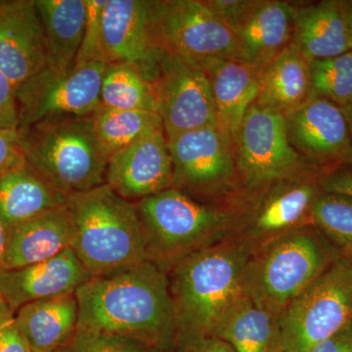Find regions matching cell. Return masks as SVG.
<instances>
[{"label":"cell","instance_id":"cell-1","mask_svg":"<svg viewBox=\"0 0 352 352\" xmlns=\"http://www.w3.org/2000/svg\"><path fill=\"white\" fill-rule=\"evenodd\" d=\"M75 295L78 327L131 338L152 349L175 347L168 272L153 261L92 277Z\"/></svg>","mask_w":352,"mask_h":352},{"label":"cell","instance_id":"cell-2","mask_svg":"<svg viewBox=\"0 0 352 352\" xmlns=\"http://www.w3.org/2000/svg\"><path fill=\"white\" fill-rule=\"evenodd\" d=\"M252 248L231 236L175 263L168 271L176 349L188 352L214 337L223 315L242 294V276Z\"/></svg>","mask_w":352,"mask_h":352},{"label":"cell","instance_id":"cell-3","mask_svg":"<svg viewBox=\"0 0 352 352\" xmlns=\"http://www.w3.org/2000/svg\"><path fill=\"white\" fill-rule=\"evenodd\" d=\"M73 226L71 249L92 277L110 274L149 261L135 203L107 184L69 196Z\"/></svg>","mask_w":352,"mask_h":352},{"label":"cell","instance_id":"cell-4","mask_svg":"<svg viewBox=\"0 0 352 352\" xmlns=\"http://www.w3.org/2000/svg\"><path fill=\"white\" fill-rule=\"evenodd\" d=\"M240 201L207 203L173 187L135 201L148 258L168 272L189 254L235 235Z\"/></svg>","mask_w":352,"mask_h":352},{"label":"cell","instance_id":"cell-5","mask_svg":"<svg viewBox=\"0 0 352 352\" xmlns=\"http://www.w3.org/2000/svg\"><path fill=\"white\" fill-rule=\"evenodd\" d=\"M18 132L25 163L60 193L78 195L106 184L110 155L92 115L50 118Z\"/></svg>","mask_w":352,"mask_h":352},{"label":"cell","instance_id":"cell-6","mask_svg":"<svg viewBox=\"0 0 352 352\" xmlns=\"http://www.w3.org/2000/svg\"><path fill=\"white\" fill-rule=\"evenodd\" d=\"M340 256L316 227H300L252 250L243 271V293L279 318L289 303Z\"/></svg>","mask_w":352,"mask_h":352},{"label":"cell","instance_id":"cell-7","mask_svg":"<svg viewBox=\"0 0 352 352\" xmlns=\"http://www.w3.org/2000/svg\"><path fill=\"white\" fill-rule=\"evenodd\" d=\"M352 321V259L340 256L278 318V347L308 352Z\"/></svg>","mask_w":352,"mask_h":352},{"label":"cell","instance_id":"cell-8","mask_svg":"<svg viewBox=\"0 0 352 352\" xmlns=\"http://www.w3.org/2000/svg\"><path fill=\"white\" fill-rule=\"evenodd\" d=\"M173 188L197 200L234 204L245 195L233 143L217 124L168 139Z\"/></svg>","mask_w":352,"mask_h":352},{"label":"cell","instance_id":"cell-9","mask_svg":"<svg viewBox=\"0 0 352 352\" xmlns=\"http://www.w3.org/2000/svg\"><path fill=\"white\" fill-rule=\"evenodd\" d=\"M149 31L155 47L170 54L242 61L237 39L206 0H149Z\"/></svg>","mask_w":352,"mask_h":352},{"label":"cell","instance_id":"cell-10","mask_svg":"<svg viewBox=\"0 0 352 352\" xmlns=\"http://www.w3.org/2000/svg\"><path fill=\"white\" fill-rule=\"evenodd\" d=\"M320 170L308 166L295 175L245 194L237 235L252 249L300 227L311 226V212L322 189Z\"/></svg>","mask_w":352,"mask_h":352},{"label":"cell","instance_id":"cell-11","mask_svg":"<svg viewBox=\"0 0 352 352\" xmlns=\"http://www.w3.org/2000/svg\"><path fill=\"white\" fill-rule=\"evenodd\" d=\"M233 148L245 194L258 191L309 166L289 143L285 116L256 104L245 113Z\"/></svg>","mask_w":352,"mask_h":352},{"label":"cell","instance_id":"cell-12","mask_svg":"<svg viewBox=\"0 0 352 352\" xmlns=\"http://www.w3.org/2000/svg\"><path fill=\"white\" fill-rule=\"evenodd\" d=\"M106 64H76L66 74L45 68L16 89L19 129L50 118L89 116L100 106Z\"/></svg>","mask_w":352,"mask_h":352},{"label":"cell","instance_id":"cell-13","mask_svg":"<svg viewBox=\"0 0 352 352\" xmlns=\"http://www.w3.org/2000/svg\"><path fill=\"white\" fill-rule=\"evenodd\" d=\"M153 83L166 138L217 124L210 83L195 62L160 50Z\"/></svg>","mask_w":352,"mask_h":352},{"label":"cell","instance_id":"cell-14","mask_svg":"<svg viewBox=\"0 0 352 352\" xmlns=\"http://www.w3.org/2000/svg\"><path fill=\"white\" fill-rule=\"evenodd\" d=\"M285 118L289 143L305 163L323 173L349 166L352 138L339 106L310 96Z\"/></svg>","mask_w":352,"mask_h":352},{"label":"cell","instance_id":"cell-15","mask_svg":"<svg viewBox=\"0 0 352 352\" xmlns=\"http://www.w3.org/2000/svg\"><path fill=\"white\" fill-rule=\"evenodd\" d=\"M106 184L134 203L171 188L173 162L164 129L146 134L111 155Z\"/></svg>","mask_w":352,"mask_h":352},{"label":"cell","instance_id":"cell-16","mask_svg":"<svg viewBox=\"0 0 352 352\" xmlns=\"http://www.w3.org/2000/svg\"><path fill=\"white\" fill-rule=\"evenodd\" d=\"M160 50L149 31V0H107L102 17L103 63L124 64L154 82Z\"/></svg>","mask_w":352,"mask_h":352},{"label":"cell","instance_id":"cell-17","mask_svg":"<svg viewBox=\"0 0 352 352\" xmlns=\"http://www.w3.org/2000/svg\"><path fill=\"white\" fill-rule=\"evenodd\" d=\"M47 67L34 0H0V71L17 89Z\"/></svg>","mask_w":352,"mask_h":352},{"label":"cell","instance_id":"cell-18","mask_svg":"<svg viewBox=\"0 0 352 352\" xmlns=\"http://www.w3.org/2000/svg\"><path fill=\"white\" fill-rule=\"evenodd\" d=\"M295 6L281 0H248L228 25L239 44L244 63L259 74L288 47L294 32Z\"/></svg>","mask_w":352,"mask_h":352},{"label":"cell","instance_id":"cell-19","mask_svg":"<svg viewBox=\"0 0 352 352\" xmlns=\"http://www.w3.org/2000/svg\"><path fill=\"white\" fill-rule=\"evenodd\" d=\"M91 278L69 248L47 261L4 270L0 274V296L15 314L29 303L75 293Z\"/></svg>","mask_w":352,"mask_h":352},{"label":"cell","instance_id":"cell-20","mask_svg":"<svg viewBox=\"0 0 352 352\" xmlns=\"http://www.w3.org/2000/svg\"><path fill=\"white\" fill-rule=\"evenodd\" d=\"M194 62L210 83L217 124L233 143L245 113L256 101L261 74L239 60L208 58Z\"/></svg>","mask_w":352,"mask_h":352},{"label":"cell","instance_id":"cell-21","mask_svg":"<svg viewBox=\"0 0 352 352\" xmlns=\"http://www.w3.org/2000/svg\"><path fill=\"white\" fill-rule=\"evenodd\" d=\"M292 45L307 62L349 52V36L342 0L294 4Z\"/></svg>","mask_w":352,"mask_h":352},{"label":"cell","instance_id":"cell-22","mask_svg":"<svg viewBox=\"0 0 352 352\" xmlns=\"http://www.w3.org/2000/svg\"><path fill=\"white\" fill-rule=\"evenodd\" d=\"M73 226L68 207L55 208L9 230L4 270L47 261L69 249Z\"/></svg>","mask_w":352,"mask_h":352},{"label":"cell","instance_id":"cell-23","mask_svg":"<svg viewBox=\"0 0 352 352\" xmlns=\"http://www.w3.org/2000/svg\"><path fill=\"white\" fill-rule=\"evenodd\" d=\"M43 25L46 62L66 74L75 66L87 21V0H34Z\"/></svg>","mask_w":352,"mask_h":352},{"label":"cell","instance_id":"cell-24","mask_svg":"<svg viewBox=\"0 0 352 352\" xmlns=\"http://www.w3.org/2000/svg\"><path fill=\"white\" fill-rule=\"evenodd\" d=\"M68 199L44 182L27 163L0 176V219L8 230L65 207Z\"/></svg>","mask_w":352,"mask_h":352},{"label":"cell","instance_id":"cell-25","mask_svg":"<svg viewBox=\"0 0 352 352\" xmlns=\"http://www.w3.org/2000/svg\"><path fill=\"white\" fill-rule=\"evenodd\" d=\"M311 96L308 62L289 44L261 72L256 104L287 116Z\"/></svg>","mask_w":352,"mask_h":352},{"label":"cell","instance_id":"cell-26","mask_svg":"<svg viewBox=\"0 0 352 352\" xmlns=\"http://www.w3.org/2000/svg\"><path fill=\"white\" fill-rule=\"evenodd\" d=\"M14 322L32 352H54L78 327L75 293L25 305L15 312Z\"/></svg>","mask_w":352,"mask_h":352},{"label":"cell","instance_id":"cell-27","mask_svg":"<svg viewBox=\"0 0 352 352\" xmlns=\"http://www.w3.org/2000/svg\"><path fill=\"white\" fill-rule=\"evenodd\" d=\"M278 336L277 317L243 291L222 317L214 333L236 352H273Z\"/></svg>","mask_w":352,"mask_h":352},{"label":"cell","instance_id":"cell-28","mask_svg":"<svg viewBox=\"0 0 352 352\" xmlns=\"http://www.w3.org/2000/svg\"><path fill=\"white\" fill-rule=\"evenodd\" d=\"M100 106L159 113L154 83L133 67L124 64L106 65L102 80Z\"/></svg>","mask_w":352,"mask_h":352},{"label":"cell","instance_id":"cell-29","mask_svg":"<svg viewBox=\"0 0 352 352\" xmlns=\"http://www.w3.org/2000/svg\"><path fill=\"white\" fill-rule=\"evenodd\" d=\"M92 120L97 138L110 156L146 134L164 129L161 116L149 111L117 110L99 106L92 113Z\"/></svg>","mask_w":352,"mask_h":352},{"label":"cell","instance_id":"cell-30","mask_svg":"<svg viewBox=\"0 0 352 352\" xmlns=\"http://www.w3.org/2000/svg\"><path fill=\"white\" fill-rule=\"evenodd\" d=\"M311 226L339 251L352 259V197L323 191L315 201Z\"/></svg>","mask_w":352,"mask_h":352},{"label":"cell","instance_id":"cell-31","mask_svg":"<svg viewBox=\"0 0 352 352\" xmlns=\"http://www.w3.org/2000/svg\"><path fill=\"white\" fill-rule=\"evenodd\" d=\"M311 96L332 102L340 108L352 101V53L308 62Z\"/></svg>","mask_w":352,"mask_h":352},{"label":"cell","instance_id":"cell-32","mask_svg":"<svg viewBox=\"0 0 352 352\" xmlns=\"http://www.w3.org/2000/svg\"><path fill=\"white\" fill-rule=\"evenodd\" d=\"M140 340L113 333L76 327L54 352H150Z\"/></svg>","mask_w":352,"mask_h":352},{"label":"cell","instance_id":"cell-33","mask_svg":"<svg viewBox=\"0 0 352 352\" xmlns=\"http://www.w3.org/2000/svg\"><path fill=\"white\" fill-rule=\"evenodd\" d=\"M107 0H87V21L76 64L103 63L102 59V17ZM105 64V63H104Z\"/></svg>","mask_w":352,"mask_h":352},{"label":"cell","instance_id":"cell-34","mask_svg":"<svg viewBox=\"0 0 352 352\" xmlns=\"http://www.w3.org/2000/svg\"><path fill=\"white\" fill-rule=\"evenodd\" d=\"M25 163L18 129H0V176Z\"/></svg>","mask_w":352,"mask_h":352},{"label":"cell","instance_id":"cell-35","mask_svg":"<svg viewBox=\"0 0 352 352\" xmlns=\"http://www.w3.org/2000/svg\"><path fill=\"white\" fill-rule=\"evenodd\" d=\"M19 129L16 88L0 71V129Z\"/></svg>","mask_w":352,"mask_h":352},{"label":"cell","instance_id":"cell-36","mask_svg":"<svg viewBox=\"0 0 352 352\" xmlns=\"http://www.w3.org/2000/svg\"><path fill=\"white\" fill-rule=\"evenodd\" d=\"M320 183L323 191L352 197V170L346 166L322 173Z\"/></svg>","mask_w":352,"mask_h":352},{"label":"cell","instance_id":"cell-37","mask_svg":"<svg viewBox=\"0 0 352 352\" xmlns=\"http://www.w3.org/2000/svg\"><path fill=\"white\" fill-rule=\"evenodd\" d=\"M0 352H32L16 326L14 317L0 325Z\"/></svg>","mask_w":352,"mask_h":352},{"label":"cell","instance_id":"cell-38","mask_svg":"<svg viewBox=\"0 0 352 352\" xmlns=\"http://www.w3.org/2000/svg\"><path fill=\"white\" fill-rule=\"evenodd\" d=\"M308 352H352V321Z\"/></svg>","mask_w":352,"mask_h":352},{"label":"cell","instance_id":"cell-39","mask_svg":"<svg viewBox=\"0 0 352 352\" xmlns=\"http://www.w3.org/2000/svg\"><path fill=\"white\" fill-rule=\"evenodd\" d=\"M188 352H236L228 342L219 339V338H210L201 340L195 344Z\"/></svg>","mask_w":352,"mask_h":352},{"label":"cell","instance_id":"cell-40","mask_svg":"<svg viewBox=\"0 0 352 352\" xmlns=\"http://www.w3.org/2000/svg\"><path fill=\"white\" fill-rule=\"evenodd\" d=\"M9 230L0 219V274L4 271L7 244H8Z\"/></svg>","mask_w":352,"mask_h":352},{"label":"cell","instance_id":"cell-41","mask_svg":"<svg viewBox=\"0 0 352 352\" xmlns=\"http://www.w3.org/2000/svg\"><path fill=\"white\" fill-rule=\"evenodd\" d=\"M346 18L347 36H349V51L352 53V0H342Z\"/></svg>","mask_w":352,"mask_h":352},{"label":"cell","instance_id":"cell-42","mask_svg":"<svg viewBox=\"0 0 352 352\" xmlns=\"http://www.w3.org/2000/svg\"><path fill=\"white\" fill-rule=\"evenodd\" d=\"M14 317V314L11 312V310L9 309V307H7L4 300H2L1 296H0V325L6 323V322L11 320Z\"/></svg>","mask_w":352,"mask_h":352},{"label":"cell","instance_id":"cell-43","mask_svg":"<svg viewBox=\"0 0 352 352\" xmlns=\"http://www.w3.org/2000/svg\"><path fill=\"white\" fill-rule=\"evenodd\" d=\"M340 109H342V113H344V117H346L347 124H349V131H351L352 138V101L351 103H349L347 105L344 106V107Z\"/></svg>","mask_w":352,"mask_h":352},{"label":"cell","instance_id":"cell-44","mask_svg":"<svg viewBox=\"0 0 352 352\" xmlns=\"http://www.w3.org/2000/svg\"><path fill=\"white\" fill-rule=\"evenodd\" d=\"M150 352H182V351H180L179 349H176V347H170V349H152V351Z\"/></svg>","mask_w":352,"mask_h":352},{"label":"cell","instance_id":"cell-45","mask_svg":"<svg viewBox=\"0 0 352 352\" xmlns=\"http://www.w3.org/2000/svg\"><path fill=\"white\" fill-rule=\"evenodd\" d=\"M273 352H284V351H282L281 349H280L279 347H278V344H277L276 349H275L274 351H273Z\"/></svg>","mask_w":352,"mask_h":352},{"label":"cell","instance_id":"cell-46","mask_svg":"<svg viewBox=\"0 0 352 352\" xmlns=\"http://www.w3.org/2000/svg\"><path fill=\"white\" fill-rule=\"evenodd\" d=\"M347 168H351V170H352V157H351V162H349V166H347Z\"/></svg>","mask_w":352,"mask_h":352}]
</instances>
